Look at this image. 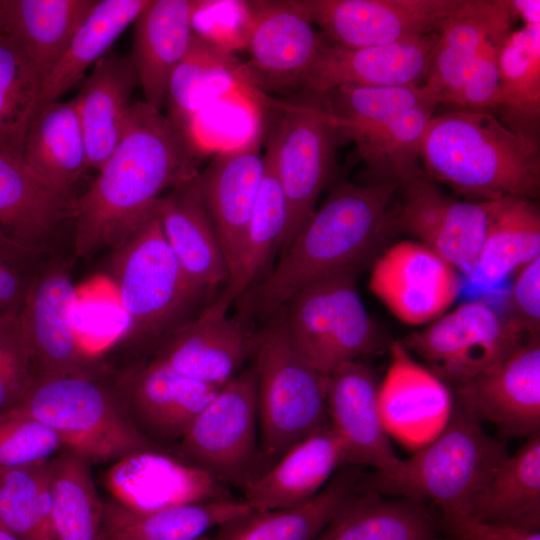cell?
I'll use <instances>...</instances> for the list:
<instances>
[{"mask_svg": "<svg viewBox=\"0 0 540 540\" xmlns=\"http://www.w3.org/2000/svg\"><path fill=\"white\" fill-rule=\"evenodd\" d=\"M198 174L192 141L161 110L145 101L132 104L119 142L75 198L74 258L114 248L152 216L166 190Z\"/></svg>", "mask_w": 540, "mask_h": 540, "instance_id": "6da1fadb", "label": "cell"}, {"mask_svg": "<svg viewBox=\"0 0 540 540\" xmlns=\"http://www.w3.org/2000/svg\"><path fill=\"white\" fill-rule=\"evenodd\" d=\"M396 183H343L314 211L281 253L277 265L237 302L239 315L266 321L311 282L362 266L389 227Z\"/></svg>", "mask_w": 540, "mask_h": 540, "instance_id": "7a4b0ae2", "label": "cell"}, {"mask_svg": "<svg viewBox=\"0 0 540 540\" xmlns=\"http://www.w3.org/2000/svg\"><path fill=\"white\" fill-rule=\"evenodd\" d=\"M110 251L107 279L124 312L121 335L99 357L112 371L148 359L211 298L186 277L150 216Z\"/></svg>", "mask_w": 540, "mask_h": 540, "instance_id": "3957f363", "label": "cell"}, {"mask_svg": "<svg viewBox=\"0 0 540 540\" xmlns=\"http://www.w3.org/2000/svg\"><path fill=\"white\" fill-rule=\"evenodd\" d=\"M421 165L468 200H534L540 189L537 142L490 111L457 109L432 116L421 143Z\"/></svg>", "mask_w": 540, "mask_h": 540, "instance_id": "277c9868", "label": "cell"}, {"mask_svg": "<svg viewBox=\"0 0 540 540\" xmlns=\"http://www.w3.org/2000/svg\"><path fill=\"white\" fill-rule=\"evenodd\" d=\"M451 401L447 423L431 443L389 471L364 474L362 489L466 513L472 497L509 454L458 397Z\"/></svg>", "mask_w": 540, "mask_h": 540, "instance_id": "5b68a950", "label": "cell"}, {"mask_svg": "<svg viewBox=\"0 0 540 540\" xmlns=\"http://www.w3.org/2000/svg\"><path fill=\"white\" fill-rule=\"evenodd\" d=\"M264 322L256 330L251 357L260 427L255 476L329 422V375L317 370L297 347L282 309Z\"/></svg>", "mask_w": 540, "mask_h": 540, "instance_id": "8992f818", "label": "cell"}, {"mask_svg": "<svg viewBox=\"0 0 540 540\" xmlns=\"http://www.w3.org/2000/svg\"><path fill=\"white\" fill-rule=\"evenodd\" d=\"M17 407L50 428L63 450L91 466L111 464L142 451H167L145 440L133 427L119 400L112 371L36 383Z\"/></svg>", "mask_w": 540, "mask_h": 540, "instance_id": "52a82bcc", "label": "cell"}, {"mask_svg": "<svg viewBox=\"0 0 540 540\" xmlns=\"http://www.w3.org/2000/svg\"><path fill=\"white\" fill-rule=\"evenodd\" d=\"M362 266L348 267L303 287L281 308L293 341L320 372L360 360L378 348L379 334L357 289Z\"/></svg>", "mask_w": 540, "mask_h": 540, "instance_id": "ba28073f", "label": "cell"}, {"mask_svg": "<svg viewBox=\"0 0 540 540\" xmlns=\"http://www.w3.org/2000/svg\"><path fill=\"white\" fill-rule=\"evenodd\" d=\"M257 426V380L251 364L217 391L171 452L242 491L256 474Z\"/></svg>", "mask_w": 540, "mask_h": 540, "instance_id": "9c48e42d", "label": "cell"}, {"mask_svg": "<svg viewBox=\"0 0 540 540\" xmlns=\"http://www.w3.org/2000/svg\"><path fill=\"white\" fill-rule=\"evenodd\" d=\"M530 337L511 317L477 300L441 315L400 342L453 389L504 361Z\"/></svg>", "mask_w": 540, "mask_h": 540, "instance_id": "30bf717a", "label": "cell"}, {"mask_svg": "<svg viewBox=\"0 0 540 540\" xmlns=\"http://www.w3.org/2000/svg\"><path fill=\"white\" fill-rule=\"evenodd\" d=\"M78 289L68 261L50 253L34 280L19 318L25 334L34 384L67 376L111 372L81 343L76 330Z\"/></svg>", "mask_w": 540, "mask_h": 540, "instance_id": "8fae6325", "label": "cell"}, {"mask_svg": "<svg viewBox=\"0 0 540 540\" xmlns=\"http://www.w3.org/2000/svg\"><path fill=\"white\" fill-rule=\"evenodd\" d=\"M278 108L281 117L266 150L288 207L282 253L316 210L317 200L333 172L336 149L343 139L321 95H317L313 104L280 103Z\"/></svg>", "mask_w": 540, "mask_h": 540, "instance_id": "7c38bea8", "label": "cell"}, {"mask_svg": "<svg viewBox=\"0 0 540 540\" xmlns=\"http://www.w3.org/2000/svg\"><path fill=\"white\" fill-rule=\"evenodd\" d=\"M464 0H290L334 44H393L439 31Z\"/></svg>", "mask_w": 540, "mask_h": 540, "instance_id": "4fadbf2b", "label": "cell"}, {"mask_svg": "<svg viewBox=\"0 0 540 540\" xmlns=\"http://www.w3.org/2000/svg\"><path fill=\"white\" fill-rule=\"evenodd\" d=\"M122 407L148 442L171 451L221 388L189 379L148 358L112 371Z\"/></svg>", "mask_w": 540, "mask_h": 540, "instance_id": "5bb4252c", "label": "cell"}, {"mask_svg": "<svg viewBox=\"0 0 540 540\" xmlns=\"http://www.w3.org/2000/svg\"><path fill=\"white\" fill-rule=\"evenodd\" d=\"M403 200L389 224L417 238L455 269L471 270L496 201L460 200L423 175L401 185Z\"/></svg>", "mask_w": 540, "mask_h": 540, "instance_id": "9a60e30c", "label": "cell"}, {"mask_svg": "<svg viewBox=\"0 0 540 540\" xmlns=\"http://www.w3.org/2000/svg\"><path fill=\"white\" fill-rule=\"evenodd\" d=\"M243 64L248 84L272 90L301 89L328 39L291 3L248 1Z\"/></svg>", "mask_w": 540, "mask_h": 540, "instance_id": "2e32d148", "label": "cell"}, {"mask_svg": "<svg viewBox=\"0 0 540 540\" xmlns=\"http://www.w3.org/2000/svg\"><path fill=\"white\" fill-rule=\"evenodd\" d=\"M369 286L400 321L421 325L443 315L460 292L456 269L418 241H401L373 265Z\"/></svg>", "mask_w": 540, "mask_h": 540, "instance_id": "e0dca14e", "label": "cell"}, {"mask_svg": "<svg viewBox=\"0 0 540 540\" xmlns=\"http://www.w3.org/2000/svg\"><path fill=\"white\" fill-rule=\"evenodd\" d=\"M439 31L393 44L347 47L329 40L308 71L301 89L324 95L345 85H423Z\"/></svg>", "mask_w": 540, "mask_h": 540, "instance_id": "ac0fdd59", "label": "cell"}, {"mask_svg": "<svg viewBox=\"0 0 540 540\" xmlns=\"http://www.w3.org/2000/svg\"><path fill=\"white\" fill-rule=\"evenodd\" d=\"M255 334L246 318L230 317L206 306L171 333L149 358L189 379L220 388L252 357Z\"/></svg>", "mask_w": 540, "mask_h": 540, "instance_id": "d6986e66", "label": "cell"}, {"mask_svg": "<svg viewBox=\"0 0 540 540\" xmlns=\"http://www.w3.org/2000/svg\"><path fill=\"white\" fill-rule=\"evenodd\" d=\"M480 419L502 436L540 433V342L531 336L495 367L452 389Z\"/></svg>", "mask_w": 540, "mask_h": 540, "instance_id": "ffe728a7", "label": "cell"}, {"mask_svg": "<svg viewBox=\"0 0 540 540\" xmlns=\"http://www.w3.org/2000/svg\"><path fill=\"white\" fill-rule=\"evenodd\" d=\"M102 482L111 499L139 511L233 498L226 485L171 451L126 456L110 464Z\"/></svg>", "mask_w": 540, "mask_h": 540, "instance_id": "44dd1931", "label": "cell"}, {"mask_svg": "<svg viewBox=\"0 0 540 540\" xmlns=\"http://www.w3.org/2000/svg\"><path fill=\"white\" fill-rule=\"evenodd\" d=\"M261 138L252 133L219 152L199 172L202 200L223 250L229 275L238 257L262 183L265 160Z\"/></svg>", "mask_w": 540, "mask_h": 540, "instance_id": "7402d4cb", "label": "cell"}, {"mask_svg": "<svg viewBox=\"0 0 540 540\" xmlns=\"http://www.w3.org/2000/svg\"><path fill=\"white\" fill-rule=\"evenodd\" d=\"M380 384L370 366L358 360L329 375V421L345 444L349 466H369L376 472L400 461L388 437L380 407Z\"/></svg>", "mask_w": 540, "mask_h": 540, "instance_id": "603a6c76", "label": "cell"}, {"mask_svg": "<svg viewBox=\"0 0 540 540\" xmlns=\"http://www.w3.org/2000/svg\"><path fill=\"white\" fill-rule=\"evenodd\" d=\"M198 176L164 194L153 212L188 280L212 297L227 284L229 269L202 200Z\"/></svg>", "mask_w": 540, "mask_h": 540, "instance_id": "cb8c5ba5", "label": "cell"}, {"mask_svg": "<svg viewBox=\"0 0 540 540\" xmlns=\"http://www.w3.org/2000/svg\"><path fill=\"white\" fill-rule=\"evenodd\" d=\"M343 466H349L347 449L329 421L289 449L267 471L253 477L242 490L244 501L253 510L303 504Z\"/></svg>", "mask_w": 540, "mask_h": 540, "instance_id": "d4e9b609", "label": "cell"}, {"mask_svg": "<svg viewBox=\"0 0 540 540\" xmlns=\"http://www.w3.org/2000/svg\"><path fill=\"white\" fill-rule=\"evenodd\" d=\"M201 1L150 0L134 21L129 54L142 87L145 102L161 110L169 82L187 54L193 37L194 16Z\"/></svg>", "mask_w": 540, "mask_h": 540, "instance_id": "484cf974", "label": "cell"}, {"mask_svg": "<svg viewBox=\"0 0 540 540\" xmlns=\"http://www.w3.org/2000/svg\"><path fill=\"white\" fill-rule=\"evenodd\" d=\"M75 198L50 185L22 159L0 154V232L25 245L55 251L72 223Z\"/></svg>", "mask_w": 540, "mask_h": 540, "instance_id": "4316f807", "label": "cell"}, {"mask_svg": "<svg viewBox=\"0 0 540 540\" xmlns=\"http://www.w3.org/2000/svg\"><path fill=\"white\" fill-rule=\"evenodd\" d=\"M515 21L508 0H464L439 30L423 86L449 105L486 39Z\"/></svg>", "mask_w": 540, "mask_h": 540, "instance_id": "83f0119b", "label": "cell"}, {"mask_svg": "<svg viewBox=\"0 0 540 540\" xmlns=\"http://www.w3.org/2000/svg\"><path fill=\"white\" fill-rule=\"evenodd\" d=\"M138 84L130 56L109 51L74 97L89 168L98 171L119 142Z\"/></svg>", "mask_w": 540, "mask_h": 540, "instance_id": "f1b7e54d", "label": "cell"}, {"mask_svg": "<svg viewBox=\"0 0 540 540\" xmlns=\"http://www.w3.org/2000/svg\"><path fill=\"white\" fill-rule=\"evenodd\" d=\"M362 478L353 468H344L309 501L283 509H251L218 527L208 540H314L362 490Z\"/></svg>", "mask_w": 540, "mask_h": 540, "instance_id": "f546056e", "label": "cell"}, {"mask_svg": "<svg viewBox=\"0 0 540 540\" xmlns=\"http://www.w3.org/2000/svg\"><path fill=\"white\" fill-rule=\"evenodd\" d=\"M264 160L262 183L238 257L227 284L208 305L216 312L228 313L234 302L269 273L270 262L281 249L286 235L287 202L267 150Z\"/></svg>", "mask_w": 540, "mask_h": 540, "instance_id": "4dcf8cb0", "label": "cell"}, {"mask_svg": "<svg viewBox=\"0 0 540 540\" xmlns=\"http://www.w3.org/2000/svg\"><path fill=\"white\" fill-rule=\"evenodd\" d=\"M251 510L234 498L139 511L102 499V540H201L213 528Z\"/></svg>", "mask_w": 540, "mask_h": 540, "instance_id": "1f68e13d", "label": "cell"}, {"mask_svg": "<svg viewBox=\"0 0 540 540\" xmlns=\"http://www.w3.org/2000/svg\"><path fill=\"white\" fill-rule=\"evenodd\" d=\"M314 540H444L426 502L361 490Z\"/></svg>", "mask_w": 540, "mask_h": 540, "instance_id": "d6a6232c", "label": "cell"}, {"mask_svg": "<svg viewBox=\"0 0 540 540\" xmlns=\"http://www.w3.org/2000/svg\"><path fill=\"white\" fill-rule=\"evenodd\" d=\"M466 513L494 525L539 531L540 433L501 462Z\"/></svg>", "mask_w": 540, "mask_h": 540, "instance_id": "836d02e7", "label": "cell"}, {"mask_svg": "<svg viewBox=\"0 0 540 540\" xmlns=\"http://www.w3.org/2000/svg\"><path fill=\"white\" fill-rule=\"evenodd\" d=\"M23 160L50 185L72 196L89 169L88 154L74 98L54 101L36 112L28 127Z\"/></svg>", "mask_w": 540, "mask_h": 540, "instance_id": "e575fe53", "label": "cell"}, {"mask_svg": "<svg viewBox=\"0 0 540 540\" xmlns=\"http://www.w3.org/2000/svg\"><path fill=\"white\" fill-rule=\"evenodd\" d=\"M149 3L150 0H97L61 59L43 80L33 115L59 100L90 66L104 57Z\"/></svg>", "mask_w": 540, "mask_h": 540, "instance_id": "d590c367", "label": "cell"}, {"mask_svg": "<svg viewBox=\"0 0 540 540\" xmlns=\"http://www.w3.org/2000/svg\"><path fill=\"white\" fill-rule=\"evenodd\" d=\"M96 2L6 0V32L21 46L44 80Z\"/></svg>", "mask_w": 540, "mask_h": 540, "instance_id": "8d00e7d4", "label": "cell"}, {"mask_svg": "<svg viewBox=\"0 0 540 540\" xmlns=\"http://www.w3.org/2000/svg\"><path fill=\"white\" fill-rule=\"evenodd\" d=\"M498 110L512 130L538 143L540 26L512 30L499 53Z\"/></svg>", "mask_w": 540, "mask_h": 540, "instance_id": "74e56055", "label": "cell"}, {"mask_svg": "<svg viewBox=\"0 0 540 540\" xmlns=\"http://www.w3.org/2000/svg\"><path fill=\"white\" fill-rule=\"evenodd\" d=\"M540 257V212L533 200H496L487 233L470 270L478 279L497 282Z\"/></svg>", "mask_w": 540, "mask_h": 540, "instance_id": "f35d334b", "label": "cell"}, {"mask_svg": "<svg viewBox=\"0 0 540 540\" xmlns=\"http://www.w3.org/2000/svg\"><path fill=\"white\" fill-rule=\"evenodd\" d=\"M49 494L56 540H102V499L89 463L62 449L50 460Z\"/></svg>", "mask_w": 540, "mask_h": 540, "instance_id": "ab89813d", "label": "cell"}, {"mask_svg": "<svg viewBox=\"0 0 540 540\" xmlns=\"http://www.w3.org/2000/svg\"><path fill=\"white\" fill-rule=\"evenodd\" d=\"M436 106L411 109L351 140L373 178L370 183H396L400 187L426 175L421 165V143Z\"/></svg>", "mask_w": 540, "mask_h": 540, "instance_id": "60d3db41", "label": "cell"}, {"mask_svg": "<svg viewBox=\"0 0 540 540\" xmlns=\"http://www.w3.org/2000/svg\"><path fill=\"white\" fill-rule=\"evenodd\" d=\"M232 80L245 83L243 64L231 50L195 33L169 82L167 118L192 141V122L202 96L213 84Z\"/></svg>", "mask_w": 540, "mask_h": 540, "instance_id": "b9f144b4", "label": "cell"}, {"mask_svg": "<svg viewBox=\"0 0 540 540\" xmlns=\"http://www.w3.org/2000/svg\"><path fill=\"white\" fill-rule=\"evenodd\" d=\"M321 96L343 140H352L370 132L411 109L426 104H439L423 85H345Z\"/></svg>", "mask_w": 540, "mask_h": 540, "instance_id": "7bdbcfd3", "label": "cell"}, {"mask_svg": "<svg viewBox=\"0 0 540 540\" xmlns=\"http://www.w3.org/2000/svg\"><path fill=\"white\" fill-rule=\"evenodd\" d=\"M42 78L17 41L0 33V154L23 160Z\"/></svg>", "mask_w": 540, "mask_h": 540, "instance_id": "ee69618b", "label": "cell"}, {"mask_svg": "<svg viewBox=\"0 0 540 540\" xmlns=\"http://www.w3.org/2000/svg\"><path fill=\"white\" fill-rule=\"evenodd\" d=\"M50 460L0 470V523L19 540H56L49 494Z\"/></svg>", "mask_w": 540, "mask_h": 540, "instance_id": "f6af8a7d", "label": "cell"}, {"mask_svg": "<svg viewBox=\"0 0 540 540\" xmlns=\"http://www.w3.org/2000/svg\"><path fill=\"white\" fill-rule=\"evenodd\" d=\"M61 450L56 434L21 408L0 411V470L40 464Z\"/></svg>", "mask_w": 540, "mask_h": 540, "instance_id": "bcb514c9", "label": "cell"}, {"mask_svg": "<svg viewBox=\"0 0 540 540\" xmlns=\"http://www.w3.org/2000/svg\"><path fill=\"white\" fill-rule=\"evenodd\" d=\"M51 252L25 245L0 232V315L20 313Z\"/></svg>", "mask_w": 540, "mask_h": 540, "instance_id": "7dc6e473", "label": "cell"}, {"mask_svg": "<svg viewBox=\"0 0 540 540\" xmlns=\"http://www.w3.org/2000/svg\"><path fill=\"white\" fill-rule=\"evenodd\" d=\"M33 385L19 314L0 315V411L17 406Z\"/></svg>", "mask_w": 540, "mask_h": 540, "instance_id": "c3c4849f", "label": "cell"}, {"mask_svg": "<svg viewBox=\"0 0 540 540\" xmlns=\"http://www.w3.org/2000/svg\"><path fill=\"white\" fill-rule=\"evenodd\" d=\"M512 29L491 34L470 65L449 105L467 110H495L499 100V53Z\"/></svg>", "mask_w": 540, "mask_h": 540, "instance_id": "681fc988", "label": "cell"}, {"mask_svg": "<svg viewBox=\"0 0 540 540\" xmlns=\"http://www.w3.org/2000/svg\"><path fill=\"white\" fill-rule=\"evenodd\" d=\"M511 317L528 335L540 328V257L520 268L511 292Z\"/></svg>", "mask_w": 540, "mask_h": 540, "instance_id": "f907efd6", "label": "cell"}, {"mask_svg": "<svg viewBox=\"0 0 540 540\" xmlns=\"http://www.w3.org/2000/svg\"><path fill=\"white\" fill-rule=\"evenodd\" d=\"M440 527L453 540H540V532L494 525L460 511H441Z\"/></svg>", "mask_w": 540, "mask_h": 540, "instance_id": "816d5d0a", "label": "cell"}, {"mask_svg": "<svg viewBox=\"0 0 540 540\" xmlns=\"http://www.w3.org/2000/svg\"><path fill=\"white\" fill-rule=\"evenodd\" d=\"M508 4L515 19L523 21V26H540L539 0H508Z\"/></svg>", "mask_w": 540, "mask_h": 540, "instance_id": "f5cc1de1", "label": "cell"}, {"mask_svg": "<svg viewBox=\"0 0 540 540\" xmlns=\"http://www.w3.org/2000/svg\"><path fill=\"white\" fill-rule=\"evenodd\" d=\"M0 33L6 32V0H0Z\"/></svg>", "mask_w": 540, "mask_h": 540, "instance_id": "db71d44e", "label": "cell"}, {"mask_svg": "<svg viewBox=\"0 0 540 540\" xmlns=\"http://www.w3.org/2000/svg\"><path fill=\"white\" fill-rule=\"evenodd\" d=\"M0 540H19L0 523Z\"/></svg>", "mask_w": 540, "mask_h": 540, "instance_id": "11a10c76", "label": "cell"}, {"mask_svg": "<svg viewBox=\"0 0 540 540\" xmlns=\"http://www.w3.org/2000/svg\"><path fill=\"white\" fill-rule=\"evenodd\" d=\"M202 540V539H201Z\"/></svg>", "mask_w": 540, "mask_h": 540, "instance_id": "9f6ffc18", "label": "cell"}]
</instances>
